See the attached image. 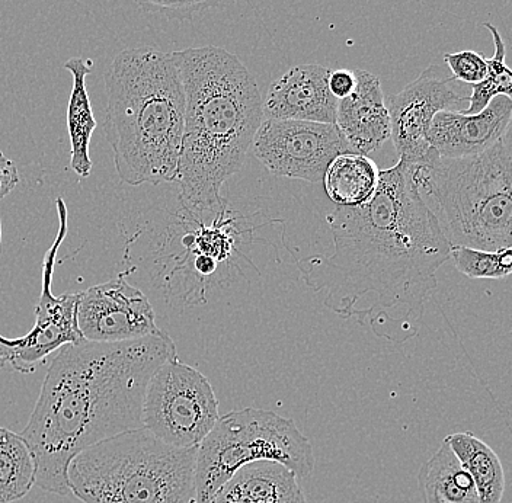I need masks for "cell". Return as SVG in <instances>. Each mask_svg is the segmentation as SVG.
I'll list each match as a JSON object with an SVG mask.
<instances>
[{"mask_svg":"<svg viewBox=\"0 0 512 503\" xmlns=\"http://www.w3.org/2000/svg\"><path fill=\"white\" fill-rule=\"evenodd\" d=\"M73 76V88L67 104V133L70 139V166L79 178H88L94 168L89 146L94 134L96 120L89 99L86 78L94 70L92 59L72 57L63 64Z\"/></svg>","mask_w":512,"mask_h":503,"instance_id":"17","label":"cell"},{"mask_svg":"<svg viewBox=\"0 0 512 503\" xmlns=\"http://www.w3.org/2000/svg\"><path fill=\"white\" fill-rule=\"evenodd\" d=\"M208 503H309L299 477L274 461L242 467Z\"/></svg>","mask_w":512,"mask_h":503,"instance_id":"16","label":"cell"},{"mask_svg":"<svg viewBox=\"0 0 512 503\" xmlns=\"http://www.w3.org/2000/svg\"><path fill=\"white\" fill-rule=\"evenodd\" d=\"M172 56L185 91L179 201L191 216L217 214L224 182L242 169L264 121V99L248 67L224 48H185Z\"/></svg>","mask_w":512,"mask_h":503,"instance_id":"3","label":"cell"},{"mask_svg":"<svg viewBox=\"0 0 512 503\" xmlns=\"http://www.w3.org/2000/svg\"><path fill=\"white\" fill-rule=\"evenodd\" d=\"M355 85H357V78H355L354 70H332L331 76H329V91L338 101L350 96L354 92Z\"/></svg>","mask_w":512,"mask_h":503,"instance_id":"26","label":"cell"},{"mask_svg":"<svg viewBox=\"0 0 512 503\" xmlns=\"http://www.w3.org/2000/svg\"><path fill=\"white\" fill-rule=\"evenodd\" d=\"M512 114V99L496 96L485 110L467 115L441 111L432 120L428 143L440 158L478 155L501 142Z\"/></svg>","mask_w":512,"mask_h":503,"instance_id":"14","label":"cell"},{"mask_svg":"<svg viewBox=\"0 0 512 503\" xmlns=\"http://www.w3.org/2000/svg\"><path fill=\"white\" fill-rule=\"evenodd\" d=\"M331 69L320 64L291 67L268 88L264 121L300 120L335 124L338 99L329 91Z\"/></svg>","mask_w":512,"mask_h":503,"instance_id":"13","label":"cell"},{"mask_svg":"<svg viewBox=\"0 0 512 503\" xmlns=\"http://www.w3.org/2000/svg\"><path fill=\"white\" fill-rule=\"evenodd\" d=\"M421 194L437 205L453 246L495 252L512 246V160L502 140L466 158L412 165Z\"/></svg>","mask_w":512,"mask_h":503,"instance_id":"6","label":"cell"},{"mask_svg":"<svg viewBox=\"0 0 512 503\" xmlns=\"http://www.w3.org/2000/svg\"><path fill=\"white\" fill-rule=\"evenodd\" d=\"M105 133L128 185L176 182L185 130V91L172 53L153 47L117 54L107 73Z\"/></svg>","mask_w":512,"mask_h":503,"instance_id":"4","label":"cell"},{"mask_svg":"<svg viewBox=\"0 0 512 503\" xmlns=\"http://www.w3.org/2000/svg\"><path fill=\"white\" fill-rule=\"evenodd\" d=\"M18 182L19 172L15 162L0 152V201L14 191Z\"/></svg>","mask_w":512,"mask_h":503,"instance_id":"27","label":"cell"},{"mask_svg":"<svg viewBox=\"0 0 512 503\" xmlns=\"http://www.w3.org/2000/svg\"><path fill=\"white\" fill-rule=\"evenodd\" d=\"M444 62L450 69L451 76L459 82L476 85L485 79L488 73V63L485 57L476 51H459V53L444 54Z\"/></svg>","mask_w":512,"mask_h":503,"instance_id":"25","label":"cell"},{"mask_svg":"<svg viewBox=\"0 0 512 503\" xmlns=\"http://www.w3.org/2000/svg\"><path fill=\"white\" fill-rule=\"evenodd\" d=\"M456 79L440 67L430 66L421 75L387 101L392 139L400 160L411 165H427L438 155L428 143L432 120L441 111L462 107L469 96L454 91Z\"/></svg>","mask_w":512,"mask_h":503,"instance_id":"11","label":"cell"},{"mask_svg":"<svg viewBox=\"0 0 512 503\" xmlns=\"http://www.w3.org/2000/svg\"><path fill=\"white\" fill-rule=\"evenodd\" d=\"M380 169L360 153H342L332 160L323 176V187L336 207L355 208L371 200L379 187Z\"/></svg>","mask_w":512,"mask_h":503,"instance_id":"19","label":"cell"},{"mask_svg":"<svg viewBox=\"0 0 512 503\" xmlns=\"http://www.w3.org/2000/svg\"><path fill=\"white\" fill-rule=\"evenodd\" d=\"M258 461L283 464L299 479L315 470L312 444L293 419L264 409L232 410L220 416L197 451V503H208L242 467Z\"/></svg>","mask_w":512,"mask_h":503,"instance_id":"7","label":"cell"},{"mask_svg":"<svg viewBox=\"0 0 512 503\" xmlns=\"http://www.w3.org/2000/svg\"><path fill=\"white\" fill-rule=\"evenodd\" d=\"M127 272L79 293L78 326L85 341H136L162 333L146 294L127 281Z\"/></svg>","mask_w":512,"mask_h":503,"instance_id":"12","label":"cell"},{"mask_svg":"<svg viewBox=\"0 0 512 503\" xmlns=\"http://www.w3.org/2000/svg\"><path fill=\"white\" fill-rule=\"evenodd\" d=\"M37 483V461L22 435L0 428V503L25 498Z\"/></svg>","mask_w":512,"mask_h":503,"instance_id":"21","label":"cell"},{"mask_svg":"<svg viewBox=\"0 0 512 503\" xmlns=\"http://www.w3.org/2000/svg\"><path fill=\"white\" fill-rule=\"evenodd\" d=\"M450 259L457 271L472 280H504L512 274V246L495 252L453 246Z\"/></svg>","mask_w":512,"mask_h":503,"instance_id":"23","label":"cell"},{"mask_svg":"<svg viewBox=\"0 0 512 503\" xmlns=\"http://www.w3.org/2000/svg\"><path fill=\"white\" fill-rule=\"evenodd\" d=\"M176 357L166 333L136 341L66 344L48 367L22 437L37 461L38 488L72 495L67 469L86 448L143 426L150 378Z\"/></svg>","mask_w":512,"mask_h":503,"instance_id":"2","label":"cell"},{"mask_svg":"<svg viewBox=\"0 0 512 503\" xmlns=\"http://www.w3.org/2000/svg\"><path fill=\"white\" fill-rule=\"evenodd\" d=\"M418 486L424 503H479L475 482L447 440L422 464Z\"/></svg>","mask_w":512,"mask_h":503,"instance_id":"18","label":"cell"},{"mask_svg":"<svg viewBox=\"0 0 512 503\" xmlns=\"http://www.w3.org/2000/svg\"><path fill=\"white\" fill-rule=\"evenodd\" d=\"M147 14L163 16L172 21H188L195 15L219 5L220 0H133Z\"/></svg>","mask_w":512,"mask_h":503,"instance_id":"24","label":"cell"},{"mask_svg":"<svg viewBox=\"0 0 512 503\" xmlns=\"http://www.w3.org/2000/svg\"><path fill=\"white\" fill-rule=\"evenodd\" d=\"M219 400L210 380L171 358L150 378L143 403V426L179 448H198L219 422Z\"/></svg>","mask_w":512,"mask_h":503,"instance_id":"8","label":"cell"},{"mask_svg":"<svg viewBox=\"0 0 512 503\" xmlns=\"http://www.w3.org/2000/svg\"><path fill=\"white\" fill-rule=\"evenodd\" d=\"M59 230L43 262V284L40 301L35 307V323L21 338H6L0 333V370L31 374L46 362L53 352L66 344L83 341L78 326L79 293H64L56 297L51 290L54 268L60 246L69 230V213L63 198L56 200ZM2 242V221H0Z\"/></svg>","mask_w":512,"mask_h":503,"instance_id":"9","label":"cell"},{"mask_svg":"<svg viewBox=\"0 0 512 503\" xmlns=\"http://www.w3.org/2000/svg\"><path fill=\"white\" fill-rule=\"evenodd\" d=\"M326 220L334 253L297 261L306 284L326 291L323 304L335 315L377 338H414L453 248L419 191L414 166L399 159L380 171L368 203L336 207Z\"/></svg>","mask_w":512,"mask_h":503,"instance_id":"1","label":"cell"},{"mask_svg":"<svg viewBox=\"0 0 512 503\" xmlns=\"http://www.w3.org/2000/svg\"><path fill=\"white\" fill-rule=\"evenodd\" d=\"M251 152L272 175L319 184L332 160L350 149L335 124L268 120L256 131Z\"/></svg>","mask_w":512,"mask_h":503,"instance_id":"10","label":"cell"},{"mask_svg":"<svg viewBox=\"0 0 512 503\" xmlns=\"http://www.w3.org/2000/svg\"><path fill=\"white\" fill-rule=\"evenodd\" d=\"M357 85L354 92L338 101L336 123L352 153L370 155L392 137L389 108L382 83L367 70H354Z\"/></svg>","mask_w":512,"mask_h":503,"instance_id":"15","label":"cell"},{"mask_svg":"<svg viewBox=\"0 0 512 503\" xmlns=\"http://www.w3.org/2000/svg\"><path fill=\"white\" fill-rule=\"evenodd\" d=\"M446 440L475 482L479 503H501L505 472L498 454L470 432L448 435Z\"/></svg>","mask_w":512,"mask_h":503,"instance_id":"20","label":"cell"},{"mask_svg":"<svg viewBox=\"0 0 512 503\" xmlns=\"http://www.w3.org/2000/svg\"><path fill=\"white\" fill-rule=\"evenodd\" d=\"M502 144H504V147L507 149L508 155H510L512 160V114L507 130H505L504 137H502Z\"/></svg>","mask_w":512,"mask_h":503,"instance_id":"28","label":"cell"},{"mask_svg":"<svg viewBox=\"0 0 512 503\" xmlns=\"http://www.w3.org/2000/svg\"><path fill=\"white\" fill-rule=\"evenodd\" d=\"M485 27L491 31L492 38H494L495 53L491 59H486L488 63V73L485 79L480 80L479 83L473 86L472 95L469 96V108L462 111L463 114L472 115L485 110L492 99L496 96H508L512 99V69L505 63V56H507V47H505L504 40L501 34L496 30V27L486 22Z\"/></svg>","mask_w":512,"mask_h":503,"instance_id":"22","label":"cell"},{"mask_svg":"<svg viewBox=\"0 0 512 503\" xmlns=\"http://www.w3.org/2000/svg\"><path fill=\"white\" fill-rule=\"evenodd\" d=\"M198 448H179L137 428L86 448L67 469L83 503H197Z\"/></svg>","mask_w":512,"mask_h":503,"instance_id":"5","label":"cell"}]
</instances>
